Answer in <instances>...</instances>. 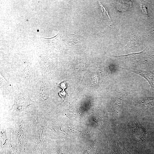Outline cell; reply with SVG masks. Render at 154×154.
Returning a JSON list of instances; mask_svg holds the SVG:
<instances>
[{
    "mask_svg": "<svg viewBox=\"0 0 154 154\" xmlns=\"http://www.w3.org/2000/svg\"><path fill=\"white\" fill-rule=\"evenodd\" d=\"M133 72L144 77L148 82L153 90L154 91V74L142 70H130Z\"/></svg>",
    "mask_w": 154,
    "mask_h": 154,
    "instance_id": "6da1fadb",
    "label": "cell"
},
{
    "mask_svg": "<svg viewBox=\"0 0 154 154\" xmlns=\"http://www.w3.org/2000/svg\"><path fill=\"white\" fill-rule=\"evenodd\" d=\"M99 3H100V6L101 7V9H102V12H103V13L104 14H106V15H108V17L110 18V16H109L108 13L107 12V11L106 10L105 8L103 7V6L101 4V3H100V2H99Z\"/></svg>",
    "mask_w": 154,
    "mask_h": 154,
    "instance_id": "ba28073f",
    "label": "cell"
},
{
    "mask_svg": "<svg viewBox=\"0 0 154 154\" xmlns=\"http://www.w3.org/2000/svg\"><path fill=\"white\" fill-rule=\"evenodd\" d=\"M93 147H90L87 148L83 154H94Z\"/></svg>",
    "mask_w": 154,
    "mask_h": 154,
    "instance_id": "8992f818",
    "label": "cell"
},
{
    "mask_svg": "<svg viewBox=\"0 0 154 154\" xmlns=\"http://www.w3.org/2000/svg\"><path fill=\"white\" fill-rule=\"evenodd\" d=\"M72 37L70 39L71 40H70L69 42L73 45L76 44L78 42L77 38L75 37V36L72 35Z\"/></svg>",
    "mask_w": 154,
    "mask_h": 154,
    "instance_id": "52a82bcc",
    "label": "cell"
},
{
    "mask_svg": "<svg viewBox=\"0 0 154 154\" xmlns=\"http://www.w3.org/2000/svg\"><path fill=\"white\" fill-rule=\"evenodd\" d=\"M39 94L45 104L48 105L50 103L49 92L46 85L44 83H42L40 86Z\"/></svg>",
    "mask_w": 154,
    "mask_h": 154,
    "instance_id": "3957f363",
    "label": "cell"
},
{
    "mask_svg": "<svg viewBox=\"0 0 154 154\" xmlns=\"http://www.w3.org/2000/svg\"><path fill=\"white\" fill-rule=\"evenodd\" d=\"M144 105L148 108H154V97L145 98L143 102Z\"/></svg>",
    "mask_w": 154,
    "mask_h": 154,
    "instance_id": "277c9868",
    "label": "cell"
},
{
    "mask_svg": "<svg viewBox=\"0 0 154 154\" xmlns=\"http://www.w3.org/2000/svg\"><path fill=\"white\" fill-rule=\"evenodd\" d=\"M122 104V101L121 99L118 98L116 100L114 106L116 110L118 112L120 110Z\"/></svg>",
    "mask_w": 154,
    "mask_h": 154,
    "instance_id": "5b68a950",
    "label": "cell"
},
{
    "mask_svg": "<svg viewBox=\"0 0 154 154\" xmlns=\"http://www.w3.org/2000/svg\"><path fill=\"white\" fill-rule=\"evenodd\" d=\"M133 133L134 136L138 140L142 141L144 139L147 135L145 128L138 124L135 125Z\"/></svg>",
    "mask_w": 154,
    "mask_h": 154,
    "instance_id": "7a4b0ae2",
    "label": "cell"
}]
</instances>
